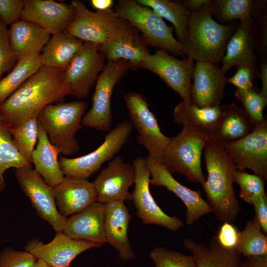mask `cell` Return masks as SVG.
Returning a JSON list of instances; mask_svg holds the SVG:
<instances>
[{"label": "cell", "instance_id": "cell-41", "mask_svg": "<svg viewBox=\"0 0 267 267\" xmlns=\"http://www.w3.org/2000/svg\"><path fill=\"white\" fill-rule=\"evenodd\" d=\"M149 257L155 267H196L191 255L163 247H156L149 253Z\"/></svg>", "mask_w": 267, "mask_h": 267}, {"label": "cell", "instance_id": "cell-35", "mask_svg": "<svg viewBox=\"0 0 267 267\" xmlns=\"http://www.w3.org/2000/svg\"><path fill=\"white\" fill-rule=\"evenodd\" d=\"M42 66L40 54L17 61L11 72L0 80V104Z\"/></svg>", "mask_w": 267, "mask_h": 267}, {"label": "cell", "instance_id": "cell-44", "mask_svg": "<svg viewBox=\"0 0 267 267\" xmlns=\"http://www.w3.org/2000/svg\"><path fill=\"white\" fill-rule=\"evenodd\" d=\"M235 73L230 78H226V84L235 86L237 89L246 90L255 88L253 83L255 77H258L259 68L240 65L236 67Z\"/></svg>", "mask_w": 267, "mask_h": 267}, {"label": "cell", "instance_id": "cell-28", "mask_svg": "<svg viewBox=\"0 0 267 267\" xmlns=\"http://www.w3.org/2000/svg\"><path fill=\"white\" fill-rule=\"evenodd\" d=\"M221 107L219 121L209 143L214 142L223 146L243 137L253 130L255 126L243 109L233 103L221 105Z\"/></svg>", "mask_w": 267, "mask_h": 267}, {"label": "cell", "instance_id": "cell-34", "mask_svg": "<svg viewBox=\"0 0 267 267\" xmlns=\"http://www.w3.org/2000/svg\"><path fill=\"white\" fill-rule=\"evenodd\" d=\"M255 0H210L205 9L222 24L251 17Z\"/></svg>", "mask_w": 267, "mask_h": 267}, {"label": "cell", "instance_id": "cell-3", "mask_svg": "<svg viewBox=\"0 0 267 267\" xmlns=\"http://www.w3.org/2000/svg\"><path fill=\"white\" fill-rule=\"evenodd\" d=\"M238 22L218 23L205 8L188 16L187 34L181 44L186 56L195 61H222Z\"/></svg>", "mask_w": 267, "mask_h": 267}, {"label": "cell", "instance_id": "cell-16", "mask_svg": "<svg viewBox=\"0 0 267 267\" xmlns=\"http://www.w3.org/2000/svg\"><path fill=\"white\" fill-rule=\"evenodd\" d=\"M134 180L133 165L125 162L120 156H115L93 182L97 201L106 204L115 201H132V194L129 189Z\"/></svg>", "mask_w": 267, "mask_h": 267}, {"label": "cell", "instance_id": "cell-54", "mask_svg": "<svg viewBox=\"0 0 267 267\" xmlns=\"http://www.w3.org/2000/svg\"><path fill=\"white\" fill-rule=\"evenodd\" d=\"M69 267H71V266Z\"/></svg>", "mask_w": 267, "mask_h": 267}, {"label": "cell", "instance_id": "cell-51", "mask_svg": "<svg viewBox=\"0 0 267 267\" xmlns=\"http://www.w3.org/2000/svg\"><path fill=\"white\" fill-rule=\"evenodd\" d=\"M89 2L96 11H102L111 9L114 3L112 0H91Z\"/></svg>", "mask_w": 267, "mask_h": 267}, {"label": "cell", "instance_id": "cell-25", "mask_svg": "<svg viewBox=\"0 0 267 267\" xmlns=\"http://www.w3.org/2000/svg\"><path fill=\"white\" fill-rule=\"evenodd\" d=\"M131 217L123 201L105 204L104 230L106 242L117 251L119 257L124 262L135 257L128 236Z\"/></svg>", "mask_w": 267, "mask_h": 267}, {"label": "cell", "instance_id": "cell-24", "mask_svg": "<svg viewBox=\"0 0 267 267\" xmlns=\"http://www.w3.org/2000/svg\"><path fill=\"white\" fill-rule=\"evenodd\" d=\"M105 204L96 202L67 218L63 232L76 239L101 246L106 243L104 230Z\"/></svg>", "mask_w": 267, "mask_h": 267}, {"label": "cell", "instance_id": "cell-30", "mask_svg": "<svg viewBox=\"0 0 267 267\" xmlns=\"http://www.w3.org/2000/svg\"><path fill=\"white\" fill-rule=\"evenodd\" d=\"M83 43L67 30L52 35L40 54L42 66L64 71Z\"/></svg>", "mask_w": 267, "mask_h": 267}, {"label": "cell", "instance_id": "cell-39", "mask_svg": "<svg viewBox=\"0 0 267 267\" xmlns=\"http://www.w3.org/2000/svg\"><path fill=\"white\" fill-rule=\"evenodd\" d=\"M251 18L254 22L255 50L262 61H267V0H254Z\"/></svg>", "mask_w": 267, "mask_h": 267}, {"label": "cell", "instance_id": "cell-33", "mask_svg": "<svg viewBox=\"0 0 267 267\" xmlns=\"http://www.w3.org/2000/svg\"><path fill=\"white\" fill-rule=\"evenodd\" d=\"M138 3L153 9L162 18L172 23L178 41L181 44L187 34L188 13L177 0H136Z\"/></svg>", "mask_w": 267, "mask_h": 267}, {"label": "cell", "instance_id": "cell-8", "mask_svg": "<svg viewBox=\"0 0 267 267\" xmlns=\"http://www.w3.org/2000/svg\"><path fill=\"white\" fill-rule=\"evenodd\" d=\"M129 69V63L125 60L107 61L96 80L91 107L84 115L82 125L99 131L111 130L113 91L115 85Z\"/></svg>", "mask_w": 267, "mask_h": 267}, {"label": "cell", "instance_id": "cell-36", "mask_svg": "<svg viewBox=\"0 0 267 267\" xmlns=\"http://www.w3.org/2000/svg\"><path fill=\"white\" fill-rule=\"evenodd\" d=\"M235 251L244 258L267 254V236L255 219L247 222L244 229L239 231Z\"/></svg>", "mask_w": 267, "mask_h": 267}, {"label": "cell", "instance_id": "cell-31", "mask_svg": "<svg viewBox=\"0 0 267 267\" xmlns=\"http://www.w3.org/2000/svg\"><path fill=\"white\" fill-rule=\"evenodd\" d=\"M221 114V105L200 108L182 101L177 104L174 110V118L176 123L196 129L207 137L208 143Z\"/></svg>", "mask_w": 267, "mask_h": 267}, {"label": "cell", "instance_id": "cell-2", "mask_svg": "<svg viewBox=\"0 0 267 267\" xmlns=\"http://www.w3.org/2000/svg\"><path fill=\"white\" fill-rule=\"evenodd\" d=\"M204 156L208 177L202 185L207 202L218 220L231 223L241 211L233 187L236 167L223 146L217 143H209Z\"/></svg>", "mask_w": 267, "mask_h": 267}, {"label": "cell", "instance_id": "cell-5", "mask_svg": "<svg viewBox=\"0 0 267 267\" xmlns=\"http://www.w3.org/2000/svg\"><path fill=\"white\" fill-rule=\"evenodd\" d=\"M83 101L49 104L41 111L38 118L48 138L59 154L65 157L80 150L75 136L82 127V120L88 108Z\"/></svg>", "mask_w": 267, "mask_h": 267}, {"label": "cell", "instance_id": "cell-1", "mask_svg": "<svg viewBox=\"0 0 267 267\" xmlns=\"http://www.w3.org/2000/svg\"><path fill=\"white\" fill-rule=\"evenodd\" d=\"M69 95L64 71L42 66L0 104V115L13 128Z\"/></svg>", "mask_w": 267, "mask_h": 267}, {"label": "cell", "instance_id": "cell-26", "mask_svg": "<svg viewBox=\"0 0 267 267\" xmlns=\"http://www.w3.org/2000/svg\"><path fill=\"white\" fill-rule=\"evenodd\" d=\"M8 37L17 61L39 55L50 38V34L33 23L20 20L10 25Z\"/></svg>", "mask_w": 267, "mask_h": 267}, {"label": "cell", "instance_id": "cell-46", "mask_svg": "<svg viewBox=\"0 0 267 267\" xmlns=\"http://www.w3.org/2000/svg\"><path fill=\"white\" fill-rule=\"evenodd\" d=\"M216 236L222 247L227 249L235 250L239 241V231L231 223L224 222L220 226Z\"/></svg>", "mask_w": 267, "mask_h": 267}, {"label": "cell", "instance_id": "cell-50", "mask_svg": "<svg viewBox=\"0 0 267 267\" xmlns=\"http://www.w3.org/2000/svg\"><path fill=\"white\" fill-rule=\"evenodd\" d=\"M259 74L262 82V89L260 93L267 97V61L260 62L259 64Z\"/></svg>", "mask_w": 267, "mask_h": 267}, {"label": "cell", "instance_id": "cell-13", "mask_svg": "<svg viewBox=\"0 0 267 267\" xmlns=\"http://www.w3.org/2000/svg\"><path fill=\"white\" fill-rule=\"evenodd\" d=\"M236 169H249L254 174L267 179V121L256 125L243 137L223 145Z\"/></svg>", "mask_w": 267, "mask_h": 267}, {"label": "cell", "instance_id": "cell-29", "mask_svg": "<svg viewBox=\"0 0 267 267\" xmlns=\"http://www.w3.org/2000/svg\"><path fill=\"white\" fill-rule=\"evenodd\" d=\"M37 141L32 155V163L46 183L53 188L62 181L64 176L58 159L59 153L50 142L39 118Z\"/></svg>", "mask_w": 267, "mask_h": 267}, {"label": "cell", "instance_id": "cell-48", "mask_svg": "<svg viewBox=\"0 0 267 267\" xmlns=\"http://www.w3.org/2000/svg\"><path fill=\"white\" fill-rule=\"evenodd\" d=\"M177 1L188 13L191 14L206 8L210 0H179Z\"/></svg>", "mask_w": 267, "mask_h": 267}, {"label": "cell", "instance_id": "cell-4", "mask_svg": "<svg viewBox=\"0 0 267 267\" xmlns=\"http://www.w3.org/2000/svg\"><path fill=\"white\" fill-rule=\"evenodd\" d=\"M114 11L141 34L147 45L176 56L185 57L182 44L174 38L173 27L151 8L134 0H120Z\"/></svg>", "mask_w": 267, "mask_h": 267}, {"label": "cell", "instance_id": "cell-7", "mask_svg": "<svg viewBox=\"0 0 267 267\" xmlns=\"http://www.w3.org/2000/svg\"><path fill=\"white\" fill-rule=\"evenodd\" d=\"M133 129L131 122L125 120L108 132L103 143L93 151L77 158L60 157L59 165L64 177L87 179L123 147Z\"/></svg>", "mask_w": 267, "mask_h": 267}, {"label": "cell", "instance_id": "cell-37", "mask_svg": "<svg viewBox=\"0 0 267 267\" xmlns=\"http://www.w3.org/2000/svg\"><path fill=\"white\" fill-rule=\"evenodd\" d=\"M38 116L29 118L10 129L17 149L23 157L31 164L32 153L38 140Z\"/></svg>", "mask_w": 267, "mask_h": 267}, {"label": "cell", "instance_id": "cell-11", "mask_svg": "<svg viewBox=\"0 0 267 267\" xmlns=\"http://www.w3.org/2000/svg\"><path fill=\"white\" fill-rule=\"evenodd\" d=\"M135 170L134 189L133 201L136 215L144 224H154L175 232L183 227L182 220L167 215L160 208L152 196L150 189V174L146 158L138 156L132 162Z\"/></svg>", "mask_w": 267, "mask_h": 267}, {"label": "cell", "instance_id": "cell-40", "mask_svg": "<svg viewBox=\"0 0 267 267\" xmlns=\"http://www.w3.org/2000/svg\"><path fill=\"white\" fill-rule=\"evenodd\" d=\"M235 96L254 126L264 120L263 110L267 103V97L257 91L256 88L246 90L236 89Z\"/></svg>", "mask_w": 267, "mask_h": 267}, {"label": "cell", "instance_id": "cell-14", "mask_svg": "<svg viewBox=\"0 0 267 267\" xmlns=\"http://www.w3.org/2000/svg\"><path fill=\"white\" fill-rule=\"evenodd\" d=\"M195 61L189 56L178 59L168 52L158 50L148 54L141 67L158 75L170 88L177 92L182 102L191 104V80Z\"/></svg>", "mask_w": 267, "mask_h": 267}, {"label": "cell", "instance_id": "cell-49", "mask_svg": "<svg viewBox=\"0 0 267 267\" xmlns=\"http://www.w3.org/2000/svg\"><path fill=\"white\" fill-rule=\"evenodd\" d=\"M244 261L248 267H267V254L249 256Z\"/></svg>", "mask_w": 267, "mask_h": 267}, {"label": "cell", "instance_id": "cell-21", "mask_svg": "<svg viewBox=\"0 0 267 267\" xmlns=\"http://www.w3.org/2000/svg\"><path fill=\"white\" fill-rule=\"evenodd\" d=\"M73 18L70 5L53 0H24L21 20L35 24L53 35L66 30Z\"/></svg>", "mask_w": 267, "mask_h": 267}, {"label": "cell", "instance_id": "cell-38", "mask_svg": "<svg viewBox=\"0 0 267 267\" xmlns=\"http://www.w3.org/2000/svg\"><path fill=\"white\" fill-rule=\"evenodd\" d=\"M233 180L240 186L239 197L252 205L266 194L265 180L257 175L249 174L245 170L236 169L233 174Z\"/></svg>", "mask_w": 267, "mask_h": 267}, {"label": "cell", "instance_id": "cell-27", "mask_svg": "<svg viewBox=\"0 0 267 267\" xmlns=\"http://www.w3.org/2000/svg\"><path fill=\"white\" fill-rule=\"evenodd\" d=\"M182 243L193 258L196 267H239L243 261L235 250L222 247L216 236L211 238L209 244L191 238L184 239Z\"/></svg>", "mask_w": 267, "mask_h": 267}, {"label": "cell", "instance_id": "cell-47", "mask_svg": "<svg viewBox=\"0 0 267 267\" xmlns=\"http://www.w3.org/2000/svg\"><path fill=\"white\" fill-rule=\"evenodd\" d=\"M255 209V219L261 225L263 232L267 233V198L266 194L258 199L252 205Z\"/></svg>", "mask_w": 267, "mask_h": 267}, {"label": "cell", "instance_id": "cell-43", "mask_svg": "<svg viewBox=\"0 0 267 267\" xmlns=\"http://www.w3.org/2000/svg\"><path fill=\"white\" fill-rule=\"evenodd\" d=\"M16 61L10 45L7 25L0 18V80L4 73L14 68Z\"/></svg>", "mask_w": 267, "mask_h": 267}, {"label": "cell", "instance_id": "cell-6", "mask_svg": "<svg viewBox=\"0 0 267 267\" xmlns=\"http://www.w3.org/2000/svg\"><path fill=\"white\" fill-rule=\"evenodd\" d=\"M208 139L196 129L184 126L170 142L162 158V165L173 174H181L192 182L206 180L201 168V156Z\"/></svg>", "mask_w": 267, "mask_h": 267}, {"label": "cell", "instance_id": "cell-9", "mask_svg": "<svg viewBox=\"0 0 267 267\" xmlns=\"http://www.w3.org/2000/svg\"><path fill=\"white\" fill-rule=\"evenodd\" d=\"M70 6L74 18L66 30L84 42L100 45L112 38L124 22L112 8L93 12L80 0H72Z\"/></svg>", "mask_w": 267, "mask_h": 267}, {"label": "cell", "instance_id": "cell-23", "mask_svg": "<svg viewBox=\"0 0 267 267\" xmlns=\"http://www.w3.org/2000/svg\"><path fill=\"white\" fill-rule=\"evenodd\" d=\"M53 191L57 209L66 218L97 202L93 183L86 178L64 177Z\"/></svg>", "mask_w": 267, "mask_h": 267}, {"label": "cell", "instance_id": "cell-12", "mask_svg": "<svg viewBox=\"0 0 267 267\" xmlns=\"http://www.w3.org/2000/svg\"><path fill=\"white\" fill-rule=\"evenodd\" d=\"M99 47V45L84 42L64 71V81L71 95L77 98H85L89 96L105 66V59Z\"/></svg>", "mask_w": 267, "mask_h": 267}, {"label": "cell", "instance_id": "cell-15", "mask_svg": "<svg viewBox=\"0 0 267 267\" xmlns=\"http://www.w3.org/2000/svg\"><path fill=\"white\" fill-rule=\"evenodd\" d=\"M15 176L40 218L46 221L56 232L62 231L67 218L60 214L57 209L53 188L32 168L15 169Z\"/></svg>", "mask_w": 267, "mask_h": 267}, {"label": "cell", "instance_id": "cell-32", "mask_svg": "<svg viewBox=\"0 0 267 267\" xmlns=\"http://www.w3.org/2000/svg\"><path fill=\"white\" fill-rule=\"evenodd\" d=\"M10 129L0 115V193L6 187L4 178L6 170L11 168H32V164L23 157L15 147Z\"/></svg>", "mask_w": 267, "mask_h": 267}, {"label": "cell", "instance_id": "cell-52", "mask_svg": "<svg viewBox=\"0 0 267 267\" xmlns=\"http://www.w3.org/2000/svg\"><path fill=\"white\" fill-rule=\"evenodd\" d=\"M33 267H51L44 261L37 259Z\"/></svg>", "mask_w": 267, "mask_h": 267}, {"label": "cell", "instance_id": "cell-20", "mask_svg": "<svg viewBox=\"0 0 267 267\" xmlns=\"http://www.w3.org/2000/svg\"><path fill=\"white\" fill-rule=\"evenodd\" d=\"M99 51L107 61L128 62L132 70L141 67L144 59L150 53L139 33L125 20L117 34L100 45Z\"/></svg>", "mask_w": 267, "mask_h": 267}, {"label": "cell", "instance_id": "cell-18", "mask_svg": "<svg viewBox=\"0 0 267 267\" xmlns=\"http://www.w3.org/2000/svg\"><path fill=\"white\" fill-rule=\"evenodd\" d=\"M99 247L91 242L73 239L61 231L56 232L53 239L46 244L38 238L32 239L26 242L25 249L51 267H69L81 253Z\"/></svg>", "mask_w": 267, "mask_h": 267}, {"label": "cell", "instance_id": "cell-22", "mask_svg": "<svg viewBox=\"0 0 267 267\" xmlns=\"http://www.w3.org/2000/svg\"><path fill=\"white\" fill-rule=\"evenodd\" d=\"M255 49V26L253 19L248 18L238 21L237 26L230 37L222 60L221 69L225 73L233 67L247 65L259 68Z\"/></svg>", "mask_w": 267, "mask_h": 267}, {"label": "cell", "instance_id": "cell-10", "mask_svg": "<svg viewBox=\"0 0 267 267\" xmlns=\"http://www.w3.org/2000/svg\"><path fill=\"white\" fill-rule=\"evenodd\" d=\"M123 98L131 121L137 133V141L149 152V156L162 164L164 153L171 137L161 131L157 120L150 110L146 97L141 93L130 91Z\"/></svg>", "mask_w": 267, "mask_h": 267}, {"label": "cell", "instance_id": "cell-53", "mask_svg": "<svg viewBox=\"0 0 267 267\" xmlns=\"http://www.w3.org/2000/svg\"><path fill=\"white\" fill-rule=\"evenodd\" d=\"M239 267H248L247 265L245 264L244 261H243L242 263L241 264Z\"/></svg>", "mask_w": 267, "mask_h": 267}, {"label": "cell", "instance_id": "cell-19", "mask_svg": "<svg viewBox=\"0 0 267 267\" xmlns=\"http://www.w3.org/2000/svg\"><path fill=\"white\" fill-rule=\"evenodd\" d=\"M191 103L200 108L221 105L226 78L218 63L196 61L192 74Z\"/></svg>", "mask_w": 267, "mask_h": 267}, {"label": "cell", "instance_id": "cell-45", "mask_svg": "<svg viewBox=\"0 0 267 267\" xmlns=\"http://www.w3.org/2000/svg\"><path fill=\"white\" fill-rule=\"evenodd\" d=\"M24 5L23 0H0V18L11 25L21 20Z\"/></svg>", "mask_w": 267, "mask_h": 267}, {"label": "cell", "instance_id": "cell-42", "mask_svg": "<svg viewBox=\"0 0 267 267\" xmlns=\"http://www.w3.org/2000/svg\"><path fill=\"white\" fill-rule=\"evenodd\" d=\"M37 259L26 251L6 247L0 252V267H33Z\"/></svg>", "mask_w": 267, "mask_h": 267}, {"label": "cell", "instance_id": "cell-17", "mask_svg": "<svg viewBox=\"0 0 267 267\" xmlns=\"http://www.w3.org/2000/svg\"><path fill=\"white\" fill-rule=\"evenodd\" d=\"M146 161L150 174V183L166 187L182 201L186 207L185 222L188 225H192L203 216L212 213V209L199 190H191L179 183L164 165L150 156L146 157Z\"/></svg>", "mask_w": 267, "mask_h": 267}]
</instances>
